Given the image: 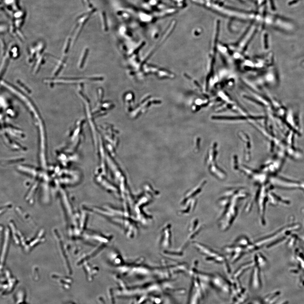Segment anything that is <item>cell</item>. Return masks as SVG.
Segmentation results:
<instances>
[{"label":"cell","mask_w":304,"mask_h":304,"mask_svg":"<svg viewBox=\"0 0 304 304\" xmlns=\"http://www.w3.org/2000/svg\"><path fill=\"white\" fill-rule=\"evenodd\" d=\"M122 295L125 298L134 300L132 304H156L163 303V297L166 294L173 292H180L179 289H176L167 282H155L143 286H128L125 285L122 289Z\"/></svg>","instance_id":"cell-1"},{"label":"cell","mask_w":304,"mask_h":304,"mask_svg":"<svg viewBox=\"0 0 304 304\" xmlns=\"http://www.w3.org/2000/svg\"><path fill=\"white\" fill-rule=\"evenodd\" d=\"M87 52H88V50H87L84 52V55L83 56V57L81 61V63H80V66H81V67L82 66V65H83V63L84 62V61H85V59H86V57L87 54Z\"/></svg>","instance_id":"cell-2"},{"label":"cell","mask_w":304,"mask_h":304,"mask_svg":"<svg viewBox=\"0 0 304 304\" xmlns=\"http://www.w3.org/2000/svg\"><path fill=\"white\" fill-rule=\"evenodd\" d=\"M168 301V302H167V301H166V300H165V301H164V303H163V304H170V303H169V301Z\"/></svg>","instance_id":"cell-3"}]
</instances>
